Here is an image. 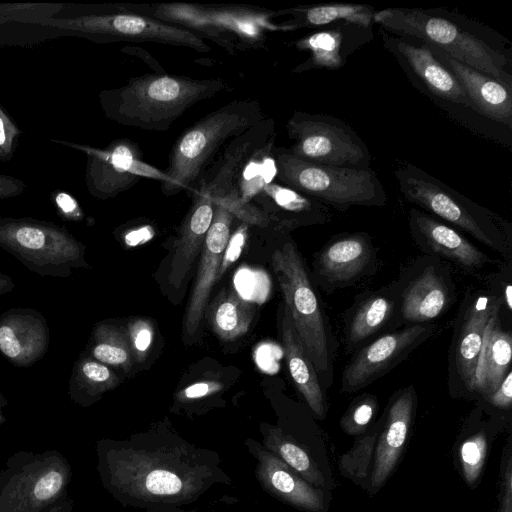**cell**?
I'll list each match as a JSON object with an SVG mask.
<instances>
[{
  "label": "cell",
  "instance_id": "50",
  "mask_svg": "<svg viewBox=\"0 0 512 512\" xmlns=\"http://www.w3.org/2000/svg\"><path fill=\"white\" fill-rule=\"evenodd\" d=\"M145 512H178V511H175L174 509H169V508H160V509H146Z\"/></svg>",
  "mask_w": 512,
  "mask_h": 512
},
{
  "label": "cell",
  "instance_id": "8",
  "mask_svg": "<svg viewBox=\"0 0 512 512\" xmlns=\"http://www.w3.org/2000/svg\"><path fill=\"white\" fill-rule=\"evenodd\" d=\"M394 173L407 202L466 232L484 245L505 252L497 217L491 211L410 163L399 165Z\"/></svg>",
  "mask_w": 512,
  "mask_h": 512
},
{
  "label": "cell",
  "instance_id": "7",
  "mask_svg": "<svg viewBox=\"0 0 512 512\" xmlns=\"http://www.w3.org/2000/svg\"><path fill=\"white\" fill-rule=\"evenodd\" d=\"M276 178L282 185L327 207L346 211L353 206L384 207L385 188L371 168L314 164L293 156L286 147L273 148Z\"/></svg>",
  "mask_w": 512,
  "mask_h": 512
},
{
  "label": "cell",
  "instance_id": "44",
  "mask_svg": "<svg viewBox=\"0 0 512 512\" xmlns=\"http://www.w3.org/2000/svg\"><path fill=\"white\" fill-rule=\"evenodd\" d=\"M26 188L23 180L0 173V200L19 196L25 192Z\"/></svg>",
  "mask_w": 512,
  "mask_h": 512
},
{
  "label": "cell",
  "instance_id": "17",
  "mask_svg": "<svg viewBox=\"0 0 512 512\" xmlns=\"http://www.w3.org/2000/svg\"><path fill=\"white\" fill-rule=\"evenodd\" d=\"M500 296L478 294L465 305L456 326L450 351V380L473 391L474 373L490 318L499 313Z\"/></svg>",
  "mask_w": 512,
  "mask_h": 512
},
{
  "label": "cell",
  "instance_id": "37",
  "mask_svg": "<svg viewBox=\"0 0 512 512\" xmlns=\"http://www.w3.org/2000/svg\"><path fill=\"white\" fill-rule=\"evenodd\" d=\"M487 452L486 437L478 433L467 439L460 449V460L463 474L469 484H473L479 477Z\"/></svg>",
  "mask_w": 512,
  "mask_h": 512
},
{
  "label": "cell",
  "instance_id": "3",
  "mask_svg": "<svg viewBox=\"0 0 512 512\" xmlns=\"http://www.w3.org/2000/svg\"><path fill=\"white\" fill-rule=\"evenodd\" d=\"M127 7L135 13L190 30L232 55L263 48L267 32L295 30L284 22H274L276 11L259 7L184 2L127 4Z\"/></svg>",
  "mask_w": 512,
  "mask_h": 512
},
{
  "label": "cell",
  "instance_id": "13",
  "mask_svg": "<svg viewBox=\"0 0 512 512\" xmlns=\"http://www.w3.org/2000/svg\"><path fill=\"white\" fill-rule=\"evenodd\" d=\"M86 156L85 184L89 194L100 200L114 198L143 178L165 180L163 171L143 160L139 145L129 139L113 140L104 148L51 139Z\"/></svg>",
  "mask_w": 512,
  "mask_h": 512
},
{
  "label": "cell",
  "instance_id": "5",
  "mask_svg": "<svg viewBox=\"0 0 512 512\" xmlns=\"http://www.w3.org/2000/svg\"><path fill=\"white\" fill-rule=\"evenodd\" d=\"M373 21L387 33L439 49L512 89L507 57L439 9L384 8L375 12Z\"/></svg>",
  "mask_w": 512,
  "mask_h": 512
},
{
  "label": "cell",
  "instance_id": "11",
  "mask_svg": "<svg viewBox=\"0 0 512 512\" xmlns=\"http://www.w3.org/2000/svg\"><path fill=\"white\" fill-rule=\"evenodd\" d=\"M45 25L66 29L106 42H151L208 53L211 47L200 35L173 24L131 11L127 4L106 11L69 18H48Z\"/></svg>",
  "mask_w": 512,
  "mask_h": 512
},
{
  "label": "cell",
  "instance_id": "24",
  "mask_svg": "<svg viewBox=\"0 0 512 512\" xmlns=\"http://www.w3.org/2000/svg\"><path fill=\"white\" fill-rule=\"evenodd\" d=\"M435 56L457 78L469 96L473 110L497 122L512 126V89L500 81L430 47Z\"/></svg>",
  "mask_w": 512,
  "mask_h": 512
},
{
  "label": "cell",
  "instance_id": "32",
  "mask_svg": "<svg viewBox=\"0 0 512 512\" xmlns=\"http://www.w3.org/2000/svg\"><path fill=\"white\" fill-rule=\"evenodd\" d=\"M119 384L120 378L111 367L81 353L72 368L68 395L73 403L89 407Z\"/></svg>",
  "mask_w": 512,
  "mask_h": 512
},
{
  "label": "cell",
  "instance_id": "23",
  "mask_svg": "<svg viewBox=\"0 0 512 512\" xmlns=\"http://www.w3.org/2000/svg\"><path fill=\"white\" fill-rule=\"evenodd\" d=\"M372 38V28L365 29L351 23H338L294 42L296 49L308 51L309 57L296 66L292 73L310 70H336L345 65L348 57Z\"/></svg>",
  "mask_w": 512,
  "mask_h": 512
},
{
  "label": "cell",
  "instance_id": "10",
  "mask_svg": "<svg viewBox=\"0 0 512 512\" xmlns=\"http://www.w3.org/2000/svg\"><path fill=\"white\" fill-rule=\"evenodd\" d=\"M71 466L59 451H18L0 471V512H46L68 495Z\"/></svg>",
  "mask_w": 512,
  "mask_h": 512
},
{
  "label": "cell",
  "instance_id": "22",
  "mask_svg": "<svg viewBox=\"0 0 512 512\" xmlns=\"http://www.w3.org/2000/svg\"><path fill=\"white\" fill-rule=\"evenodd\" d=\"M409 228L415 243L430 256L447 259L463 269L482 268L489 258L452 226L411 208Z\"/></svg>",
  "mask_w": 512,
  "mask_h": 512
},
{
  "label": "cell",
  "instance_id": "31",
  "mask_svg": "<svg viewBox=\"0 0 512 512\" xmlns=\"http://www.w3.org/2000/svg\"><path fill=\"white\" fill-rule=\"evenodd\" d=\"M376 10L365 4L328 3L305 5L277 10V17L290 16L284 23L298 28L323 27L338 23H351L371 29Z\"/></svg>",
  "mask_w": 512,
  "mask_h": 512
},
{
  "label": "cell",
  "instance_id": "33",
  "mask_svg": "<svg viewBox=\"0 0 512 512\" xmlns=\"http://www.w3.org/2000/svg\"><path fill=\"white\" fill-rule=\"evenodd\" d=\"M205 311L212 330L224 341L246 334L255 315L253 303L232 289L219 293Z\"/></svg>",
  "mask_w": 512,
  "mask_h": 512
},
{
  "label": "cell",
  "instance_id": "16",
  "mask_svg": "<svg viewBox=\"0 0 512 512\" xmlns=\"http://www.w3.org/2000/svg\"><path fill=\"white\" fill-rule=\"evenodd\" d=\"M377 253L365 232L332 237L315 255L314 280L326 292L354 285L376 270Z\"/></svg>",
  "mask_w": 512,
  "mask_h": 512
},
{
  "label": "cell",
  "instance_id": "39",
  "mask_svg": "<svg viewBox=\"0 0 512 512\" xmlns=\"http://www.w3.org/2000/svg\"><path fill=\"white\" fill-rule=\"evenodd\" d=\"M377 406V399L373 395H362L343 418V427L351 433L361 430L369 424Z\"/></svg>",
  "mask_w": 512,
  "mask_h": 512
},
{
  "label": "cell",
  "instance_id": "47",
  "mask_svg": "<svg viewBox=\"0 0 512 512\" xmlns=\"http://www.w3.org/2000/svg\"><path fill=\"white\" fill-rule=\"evenodd\" d=\"M15 288L12 278L0 271V296L11 292Z\"/></svg>",
  "mask_w": 512,
  "mask_h": 512
},
{
  "label": "cell",
  "instance_id": "36",
  "mask_svg": "<svg viewBox=\"0 0 512 512\" xmlns=\"http://www.w3.org/2000/svg\"><path fill=\"white\" fill-rule=\"evenodd\" d=\"M276 135L249 156L241 166L233 189L245 203L252 199L268 184L274 182L277 169L273 156Z\"/></svg>",
  "mask_w": 512,
  "mask_h": 512
},
{
  "label": "cell",
  "instance_id": "21",
  "mask_svg": "<svg viewBox=\"0 0 512 512\" xmlns=\"http://www.w3.org/2000/svg\"><path fill=\"white\" fill-rule=\"evenodd\" d=\"M50 330L33 308L15 307L0 315V353L16 367H29L48 351Z\"/></svg>",
  "mask_w": 512,
  "mask_h": 512
},
{
  "label": "cell",
  "instance_id": "45",
  "mask_svg": "<svg viewBox=\"0 0 512 512\" xmlns=\"http://www.w3.org/2000/svg\"><path fill=\"white\" fill-rule=\"evenodd\" d=\"M501 512H511V464L509 462L505 476L504 499Z\"/></svg>",
  "mask_w": 512,
  "mask_h": 512
},
{
  "label": "cell",
  "instance_id": "46",
  "mask_svg": "<svg viewBox=\"0 0 512 512\" xmlns=\"http://www.w3.org/2000/svg\"><path fill=\"white\" fill-rule=\"evenodd\" d=\"M46 512H74V502L71 497L66 495L58 502H56L50 509Z\"/></svg>",
  "mask_w": 512,
  "mask_h": 512
},
{
  "label": "cell",
  "instance_id": "20",
  "mask_svg": "<svg viewBox=\"0 0 512 512\" xmlns=\"http://www.w3.org/2000/svg\"><path fill=\"white\" fill-rule=\"evenodd\" d=\"M245 446L257 461L255 476L265 492L301 510L309 512L323 510L322 491L306 482L262 443L248 438Z\"/></svg>",
  "mask_w": 512,
  "mask_h": 512
},
{
  "label": "cell",
  "instance_id": "48",
  "mask_svg": "<svg viewBox=\"0 0 512 512\" xmlns=\"http://www.w3.org/2000/svg\"><path fill=\"white\" fill-rule=\"evenodd\" d=\"M503 302L506 307L511 310L512 309V287L510 284H507L503 290Z\"/></svg>",
  "mask_w": 512,
  "mask_h": 512
},
{
  "label": "cell",
  "instance_id": "27",
  "mask_svg": "<svg viewBox=\"0 0 512 512\" xmlns=\"http://www.w3.org/2000/svg\"><path fill=\"white\" fill-rule=\"evenodd\" d=\"M213 215V203L193 194L192 206L180 227L170 260L168 282L173 288L182 286L197 255L201 252Z\"/></svg>",
  "mask_w": 512,
  "mask_h": 512
},
{
  "label": "cell",
  "instance_id": "49",
  "mask_svg": "<svg viewBox=\"0 0 512 512\" xmlns=\"http://www.w3.org/2000/svg\"><path fill=\"white\" fill-rule=\"evenodd\" d=\"M8 404V400L5 398V396L0 392V425H2L5 422V417L3 415V408Z\"/></svg>",
  "mask_w": 512,
  "mask_h": 512
},
{
  "label": "cell",
  "instance_id": "2",
  "mask_svg": "<svg viewBox=\"0 0 512 512\" xmlns=\"http://www.w3.org/2000/svg\"><path fill=\"white\" fill-rule=\"evenodd\" d=\"M227 89L222 79H197L168 74L130 78L120 87L102 90L104 115L124 126L166 131L195 104Z\"/></svg>",
  "mask_w": 512,
  "mask_h": 512
},
{
  "label": "cell",
  "instance_id": "28",
  "mask_svg": "<svg viewBox=\"0 0 512 512\" xmlns=\"http://www.w3.org/2000/svg\"><path fill=\"white\" fill-rule=\"evenodd\" d=\"M252 201L271 207L265 214L284 228L325 224L332 218L329 207L275 182L266 185Z\"/></svg>",
  "mask_w": 512,
  "mask_h": 512
},
{
  "label": "cell",
  "instance_id": "1",
  "mask_svg": "<svg viewBox=\"0 0 512 512\" xmlns=\"http://www.w3.org/2000/svg\"><path fill=\"white\" fill-rule=\"evenodd\" d=\"M104 489L123 507L160 509L192 504L231 478L216 451L164 429L96 443Z\"/></svg>",
  "mask_w": 512,
  "mask_h": 512
},
{
  "label": "cell",
  "instance_id": "30",
  "mask_svg": "<svg viewBox=\"0 0 512 512\" xmlns=\"http://www.w3.org/2000/svg\"><path fill=\"white\" fill-rule=\"evenodd\" d=\"M512 337L503 329L499 313L494 314L485 329L478 355L473 391L489 397L511 370Z\"/></svg>",
  "mask_w": 512,
  "mask_h": 512
},
{
  "label": "cell",
  "instance_id": "41",
  "mask_svg": "<svg viewBox=\"0 0 512 512\" xmlns=\"http://www.w3.org/2000/svg\"><path fill=\"white\" fill-rule=\"evenodd\" d=\"M18 126L0 105V160L9 161L14 154L15 144L20 135Z\"/></svg>",
  "mask_w": 512,
  "mask_h": 512
},
{
  "label": "cell",
  "instance_id": "4",
  "mask_svg": "<svg viewBox=\"0 0 512 512\" xmlns=\"http://www.w3.org/2000/svg\"><path fill=\"white\" fill-rule=\"evenodd\" d=\"M264 117L258 101L235 100L189 126L170 151L162 193L172 196L195 190L220 149Z\"/></svg>",
  "mask_w": 512,
  "mask_h": 512
},
{
  "label": "cell",
  "instance_id": "42",
  "mask_svg": "<svg viewBox=\"0 0 512 512\" xmlns=\"http://www.w3.org/2000/svg\"><path fill=\"white\" fill-rule=\"evenodd\" d=\"M222 388L223 384L216 381L196 382L181 390L177 394L176 400L179 404H188L212 396Z\"/></svg>",
  "mask_w": 512,
  "mask_h": 512
},
{
  "label": "cell",
  "instance_id": "25",
  "mask_svg": "<svg viewBox=\"0 0 512 512\" xmlns=\"http://www.w3.org/2000/svg\"><path fill=\"white\" fill-rule=\"evenodd\" d=\"M397 316V295L392 286L359 296L345 317L347 350L356 352L364 347L393 325Z\"/></svg>",
  "mask_w": 512,
  "mask_h": 512
},
{
  "label": "cell",
  "instance_id": "43",
  "mask_svg": "<svg viewBox=\"0 0 512 512\" xmlns=\"http://www.w3.org/2000/svg\"><path fill=\"white\" fill-rule=\"evenodd\" d=\"M490 403L502 409H507L512 403V371L510 370L498 388L488 397Z\"/></svg>",
  "mask_w": 512,
  "mask_h": 512
},
{
  "label": "cell",
  "instance_id": "9",
  "mask_svg": "<svg viewBox=\"0 0 512 512\" xmlns=\"http://www.w3.org/2000/svg\"><path fill=\"white\" fill-rule=\"evenodd\" d=\"M0 247L42 277L66 278L74 268H89L86 246L50 221L0 217Z\"/></svg>",
  "mask_w": 512,
  "mask_h": 512
},
{
  "label": "cell",
  "instance_id": "29",
  "mask_svg": "<svg viewBox=\"0 0 512 512\" xmlns=\"http://www.w3.org/2000/svg\"><path fill=\"white\" fill-rule=\"evenodd\" d=\"M281 338L288 370L295 387L312 412L323 418L326 411L323 388L285 305L281 317Z\"/></svg>",
  "mask_w": 512,
  "mask_h": 512
},
{
  "label": "cell",
  "instance_id": "18",
  "mask_svg": "<svg viewBox=\"0 0 512 512\" xmlns=\"http://www.w3.org/2000/svg\"><path fill=\"white\" fill-rule=\"evenodd\" d=\"M234 218L222 203L214 205L213 219L200 252L195 282L186 307L184 330L187 336H193L200 326L210 293L220 271Z\"/></svg>",
  "mask_w": 512,
  "mask_h": 512
},
{
  "label": "cell",
  "instance_id": "15",
  "mask_svg": "<svg viewBox=\"0 0 512 512\" xmlns=\"http://www.w3.org/2000/svg\"><path fill=\"white\" fill-rule=\"evenodd\" d=\"M434 328L431 323L409 325L373 339L355 352L343 370L342 391L356 392L388 373L425 342Z\"/></svg>",
  "mask_w": 512,
  "mask_h": 512
},
{
  "label": "cell",
  "instance_id": "38",
  "mask_svg": "<svg viewBox=\"0 0 512 512\" xmlns=\"http://www.w3.org/2000/svg\"><path fill=\"white\" fill-rule=\"evenodd\" d=\"M126 329L133 360L137 363H143L149 354L153 342V326L147 319L136 318L129 322Z\"/></svg>",
  "mask_w": 512,
  "mask_h": 512
},
{
  "label": "cell",
  "instance_id": "12",
  "mask_svg": "<svg viewBox=\"0 0 512 512\" xmlns=\"http://www.w3.org/2000/svg\"><path fill=\"white\" fill-rule=\"evenodd\" d=\"M293 156L306 162L368 169L371 153L360 136L345 121L325 114L296 110L286 123Z\"/></svg>",
  "mask_w": 512,
  "mask_h": 512
},
{
  "label": "cell",
  "instance_id": "26",
  "mask_svg": "<svg viewBox=\"0 0 512 512\" xmlns=\"http://www.w3.org/2000/svg\"><path fill=\"white\" fill-rule=\"evenodd\" d=\"M415 403L416 392L413 386L399 390L392 398L375 453L371 477L373 488L385 482L397 463L406 442Z\"/></svg>",
  "mask_w": 512,
  "mask_h": 512
},
{
  "label": "cell",
  "instance_id": "35",
  "mask_svg": "<svg viewBox=\"0 0 512 512\" xmlns=\"http://www.w3.org/2000/svg\"><path fill=\"white\" fill-rule=\"evenodd\" d=\"M262 445L280 458L306 482L315 488L324 486V477L307 452L283 431L271 425H261Z\"/></svg>",
  "mask_w": 512,
  "mask_h": 512
},
{
  "label": "cell",
  "instance_id": "19",
  "mask_svg": "<svg viewBox=\"0 0 512 512\" xmlns=\"http://www.w3.org/2000/svg\"><path fill=\"white\" fill-rule=\"evenodd\" d=\"M383 45L395 56L408 72H411L434 96L454 104L473 109V104L454 74L448 69L430 47L408 38L382 32Z\"/></svg>",
  "mask_w": 512,
  "mask_h": 512
},
{
  "label": "cell",
  "instance_id": "6",
  "mask_svg": "<svg viewBox=\"0 0 512 512\" xmlns=\"http://www.w3.org/2000/svg\"><path fill=\"white\" fill-rule=\"evenodd\" d=\"M271 263L294 327L322 388H328L333 380L336 341L314 282L292 241L274 250Z\"/></svg>",
  "mask_w": 512,
  "mask_h": 512
},
{
  "label": "cell",
  "instance_id": "14",
  "mask_svg": "<svg viewBox=\"0 0 512 512\" xmlns=\"http://www.w3.org/2000/svg\"><path fill=\"white\" fill-rule=\"evenodd\" d=\"M392 287L397 295V320L406 326L430 323L449 309L456 296L447 267L434 256L420 259Z\"/></svg>",
  "mask_w": 512,
  "mask_h": 512
},
{
  "label": "cell",
  "instance_id": "34",
  "mask_svg": "<svg viewBox=\"0 0 512 512\" xmlns=\"http://www.w3.org/2000/svg\"><path fill=\"white\" fill-rule=\"evenodd\" d=\"M87 348L88 355L109 367L129 372L133 366L127 329L112 321L95 324Z\"/></svg>",
  "mask_w": 512,
  "mask_h": 512
},
{
  "label": "cell",
  "instance_id": "40",
  "mask_svg": "<svg viewBox=\"0 0 512 512\" xmlns=\"http://www.w3.org/2000/svg\"><path fill=\"white\" fill-rule=\"evenodd\" d=\"M50 198L60 218L72 222L83 220L84 212L73 195L65 190L56 189L51 193Z\"/></svg>",
  "mask_w": 512,
  "mask_h": 512
}]
</instances>
